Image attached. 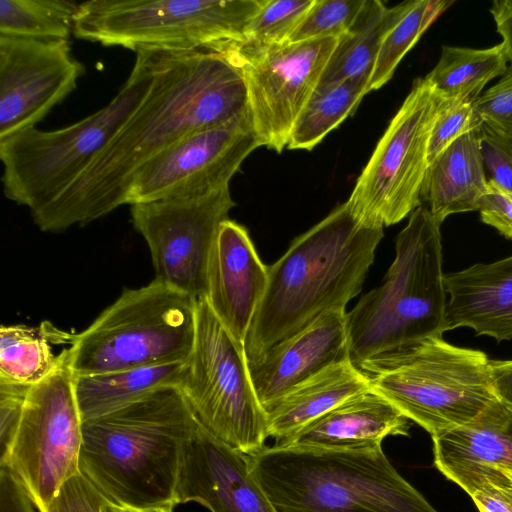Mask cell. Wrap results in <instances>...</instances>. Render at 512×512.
Listing matches in <instances>:
<instances>
[{
    "label": "cell",
    "mask_w": 512,
    "mask_h": 512,
    "mask_svg": "<svg viewBox=\"0 0 512 512\" xmlns=\"http://www.w3.org/2000/svg\"><path fill=\"white\" fill-rule=\"evenodd\" d=\"M159 48L151 85L132 114L70 186L30 213L41 231L60 233L108 215L126 204L133 175L153 156L247 111L242 72L222 43Z\"/></svg>",
    "instance_id": "6da1fadb"
},
{
    "label": "cell",
    "mask_w": 512,
    "mask_h": 512,
    "mask_svg": "<svg viewBox=\"0 0 512 512\" xmlns=\"http://www.w3.org/2000/svg\"><path fill=\"white\" fill-rule=\"evenodd\" d=\"M382 237L383 227L360 222L346 202L296 237L268 266L244 341L247 360H258L327 311L345 309L361 292Z\"/></svg>",
    "instance_id": "7a4b0ae2"
},
{
    "label": "cell",
    "mask_w": 512,
    "mask_h": 512,
    "mask_svg": "<svg viewBox=\"0 0 512 512\" xmlns=\"http://www.w3.org/2000/svg\"><path fill=\"white\" fill-rule=\"evenodd\" d=\"M197 425L178 386L157 389L83 420L80 473L116 505L174 507L183 453Z\"/></svg>",
    "instance_id": "3957f363"
},
{
    "label": "cell",
    "mask_w": 512,
    "mask_h": 512,
    "mask_svg": "<svg viewBox=\"0 0 512 512\" xmlns=\"http://www.w3.org/2000/svg\"><path fill=\"white\" fill-rule=\"evenodd\" d=\"M277 512H438L382 447L303 450L278 445L248 455Z\"/></svg>",
    "instance_id": "277c9868"
},
{
    "label": "cell",
    "mask_w": 512,
    "mask_h": 512,
    "mask_svg": "<svg viewBox=\"0 0 512 512\" xmlns=\"http://www.w3.org/2000/svg\"><path fill=\"white\" fill-rule=\"evenodd\" d=\"M441 224L421 204L396 239L380 285L346 313L350 359L357 366L427 338L442 336L447 303Z\"/></svg>",
    "instance_id": "5b68a950"
},
{
    "label": "cell",
    "mask_w": 512,
    "mask_h": 512,
    "mask_svg": "<svg viewBox=\"0 0 512 512\" xmlns=\"http://www.w3.org/2000/svg\"><path fill=\"white\" fill-rule=\"evenodd\" d=\"M129 77L103 108L52 131L36 127L0 140L4 195L33 213L57 198L87 168L147 93L160 48L134 50Z\"/></svg>",
    "instance_id": "8992f818"
},
{
    "label": "cell",
    "mask_w": 512,
    "mask_h": 512,
    "mask_svg": "<svg viewBox=\"0 0 512 512\" xmlns=\"http://www.w3.org/2000/svg\"><path fill=\"white\" fill-rule=\"evenodd\" d=\"M490 359L442 336L362 361L371 388L431 437L474 420L496 399Z\"/></svg>",
    "instance_id": "52a82bcc"
},
{
    "label": "cell",
    "mask_w": 512,
    "mask_h": 512,
    "mask_svg": "<svg viewBox=\"0 0 512 512\" xmlns=\"http://www.w3.org/2000/svg\"><path fill=\"white\" fill-rule=\"evenodd\" d=\"M198 300L156 279L126 289L75 335V376L185 362L193 349Z\"/></svg>",
    "instance_id": "ba28073f"
},
{
    "label": "cell",
    "mask_w": 512,
    "mask_h": 512,
    "mask_svg": "<svg viewBox=\"0 0 512 512\" xmlns=\"http://www.w3.org/2000/svg\"><path fill=\"white\" fill-rule=\"evenodd\" d=\"M265 0H88L74 19L76 38L135 50L197 48L241 41Z\"/></svg>",
    "instance_id": "9c48e42d"
},
{
    "label": "cell",
    "mask_w": 512,
    "mask_h": 512,
    "mask_svg": "<svg viewBox=\"0 0 512 512\" xmlns=\"http://www.w3.org/2000/svg\"><path fill=\"white\" fill-rule=\"evenodd\" d=\"M178 388L198 424L214 437L246 455L264 447L267 418L252 384L244 344L205 298L197 302L194 345Z\"/></svg>",
    "instance_id": "30bf717a"
},
{
    "label": "cell",
    "mask_w": 512,
    "mask_h": 512,
    "mask_svg": "<svg viewBox=\"0 0 512 512\" xmlns=\"http://www.w3.org/2000/svg\"><path fill=\"white\" fill-rule=\"evenodd\" d=\"M82 423L69 358L31 386L16 433L0 456V468L11 473L38 512L80 473Z\"/></svg>",
    "instance_id": "8fae6325"
},
{
    "label": "cell",
    "mask_w": 512,
    "mask_h": 512,
    "mask_svg": "<svg viewBox=\"0 0 512 512\" xmlns=\"http://www.w3.org/2000/svg\"><path fill=\"white\" fill-rule=\"evenodd\" d=\"M440 100L425 77L414 81L346 201L360 222L390 226L421 205L429 140Z\"/></svg>",
    "instance_id": "7c38bea8"
},
{
    "label": "cell",
    "mask_w": 512,
    "mask_h": 512,
    "mask_svg": "<svg viewBox=\"0 0 512 512\" xmlns=\"http://www.w3.org/2000/svg\"><path fill=\"white\" fill-rule=\"evenodd\" d=\"M337 41L325 37L264 47L223 43L242 72L248 110L261 146L276 152L287 146L292 127L317 87Z\"/></svg>",
    "instance_id": "4fadbf2b"
},
{
    "label": "cell",
    "mask_w": 512,
    "mask_h": 512,
    "mask_svg": "<svg viewBox=\"0 0 512 512\" xmlns=\"http://www.w3.org/2000/svg\"><path fill=\"white\" fill-rule=\"evenodd\" d=\"M130 206L133 226L149 248L155 279L197 300L205 298L211 251L235 206L229 186Z\"/></svg>",
    "instance_id": "5bb4252c"
},
{
    "label": "cell",
    "mask_w": 512,
    "mask_h": 512,
    "mask_svg": "<svg viewBox=\"0 0 512 512\" xmlns=\"http://www.w3.org/2000/svg\"><path fill=\"white\" fill-rule=\"evenodd\" d=\"M261 146L250 112L187 135L153 156L133 175L125 203L196 196L229 186L244 159Z\"/></svg>",
    "instance_id": "9a60e30c"
},
{
    "label": "cell",
    "mask_w": 512,
    "mask_h": 512,
    "mask_svg": "<svg viewBox=\"0 0 512 512\" xmlns=\"http://www.w3.org/2000/svg\"><path fill=\"white\" fill-rule=\"evenodd\" d=\"M84 72L69 40L0 35V140L35 127Z\"/></svg>",
    "instance_id": "2e32d148"
},
{
    "label": "cell",
    "mask_w": 512,
    "mask_h": 512,
    "mask_svg": "<svg viewBox=\"0 0 512 512\" xmlns=\"http://www.w3.org/2000/svg\"><path fill=\"white\" fill-rule=\"evenodd\" d=\"M191 501L210 512H277L252 475L248 455L199 424L183 453L175 491L176 505Z\"/></svg>",
    "instance_id": "e0dca14e"
},
{
    "label": "cell",
    "mask_w": 512,
    "mask_h": 512,
    "mask_svg": "<svg viewBox=\"0 0 512 512\" xmlns=\"http://www.w3.org/2000/svg\"><path fill=\"white\" fill-rule=\"evenodd\" d=\"M434 463L468 494L483 484L512 487V406L496 398L471 422L432 436Z\"/></svg>",
    "instance_id": "ac0fdd59"
},
{
    "label": "cell",
    "mask_w": 512,
    "mask_h": 512,
    "mask_svg": "<svg viewBox=\"0 0 512 512\" xmlns=\"http://www.w3.org/2000/svg\"><path fill=\"white\" fill-rule=\"evenodd\" d=\"M267 282L268 266L247 229L233 220L224 221L209 259L205 300L242 344Z\"/></svg>",
    "instance_id": "d6986e66"
},
{
    "label": "cell",
    "mask_w": 512,
    "mask_h": 512,
    "mask_svg": "<svg viewBox=\"0 0 512 512\" xmlns=\"http://www.w3.org/2000/svg\"><path fill=\"white\" fill-rule=\"evenodd\" d=\"M350 359L345 309H333L248 361L263 408L328 366ZM351 360V359H350Z\"/></svg>",
    "instance_id": "ffe728a7"
},
{
    "label": "cell",
    "mask_w": 512,
    "mask_h": 512,
    "mask_svg": "<svg viewBox=\"0 0 512 512\" xmlns=\"http://www.w3.org/2000/svg\"><path fill=\"white\" fill-rule=\"evenodd\" d=\"M409 419L372 389L357 395L276 445L303 450L382 447L388 436H408Z\"/></svg>",
    "instance_id": "44dd1931"
},
{
    "label": "cell",
    "mask_w": 512,
    "mask_h": 512,
    "mask_svg": "<svg viewBox=\"0 0 512 512\" xmlns=\"http://www.w3.org/2000/svg\"><path fill=\"white\" fill-rule=\"evenodd\" d=\"M444 286V332L469 327L497 341L512 339V255L444 274Z\"/></svg>",
    "instance_id": "7402d4cb"
},
{
    "label": "cell",
    "mask_w": 512,
    "mask_h": 512,
    "mask_svg": "<svg viewBox=\"0 0 512 512\" xmlns=\"http://www.w3.org/2000/svg\"><path fill=\"white\" fill-rule=\"evenodd\" d=\"M371 389L369 376L350 359L332 364L264 407L268 437L279 442Z\"/></svg>",
    "instance_id": "603a6c76"
},
{
    "label": "cell",
    "mask_w": 512,
    "mask_h": 512,
    "mask_svg": "<svg viewBox=\"0 0 512 512\" xmlns=\"http://www.w3.org/2000/svg\"><path fill=\"white\" fill-rule=\"evenodd\" d=\"M487 188L475 130L456 139L428 164L420 200L442 224L452 214L479 210Z\"/></svg>",
    "instance_id": "cb8c5ba5"
},
{
    "label": "cell",
    "mask_w": 512,
    "mask_h": 512,
    "mask_svg": "<svg viewBox=\"0 0 512 512\" xmlns=\"http://www.w3.org/2000/svg\"><path fill=\"white\" fill-rule=\"evenodd\" d=\"M75 335L49 321L2 325L0 381L29 386L41 382L70 358Z\"/></svg>",
    "instance_id": "d4e9b609"
},
{
    "label": "cell",
    "mask_w": 512,
    "mask_h": 512,
    "mask_svg": "<svg viewBox=\"0 0 512 512\" xmlns=\"http://www.w3.org/2000/svg\"><path fill=\"white\" fill-rule=\"evenodd\" d=\"M409 5L405 1L387 7L379 0H365L350 28L338 38L318 85L347 79L369 82L383 38Z\"/></svg>",
    "instance_id": "484cf974"
},
{
    "label": "cell",
    "mask_w": 512,
    "mask_h": 512,
    "mask_svg": "<svg viewBox=\"0 0 512 512\" xmlns=\"http://www.w3.org/2000/svg\"><path fill=\"white\" fill-rule=\"evenodd\" d=\"M184 363L75 376L82 420L95 418L166 386H178Z\"/></svg>",
    "instance_id": "4316f807"
},
{
    "label": "cell",
    "mask_w": 512,
    "mask_h": 512,
    "mask_svg": "<svg viewBox=\"0 0 512 512\" xmlns=\"http://www.w3.org/2000/svg\"><path fill=\"white\" fill-rule=\"evenodd\" d=\"M507 62L501 43L483 49L443 45L425 78L441 99L475 101L489 81L504 74Z\"/></svg>",
    "instance_id": "83f0119b"
},
{
    "label": "cell",
    "mask_w": 512,
    "mask_h": 512,
    "mask_svg": "<svg viewBox=\"0 0 512 512\" xmlns=\"http://www.w3.org/2000/svg\"><path fill=\"white\" fill-rule=\"evenodd\" d=\"M367 85V79L317 85L292 127L287 148L313 149L356 111L367 94Z\"/></svg>",
    "instance_id": "f1b7e54d"
},
{
    "label": "cell",
    "mask_w": 512,
    "mask_h": 512,
    "mask_svg": "<svg viewBox=\"0 0 512 512\" xmlns=\"http://www.w3.org/2000/svg\"><path fill=\"white\" fill-rule=\"evenodd\" d=\"M78 6L70 0H0V35L69 40Z\"/></svg>",
    "instance_id": "f546056e"
},
{
    "label": "cell",
    "mask_w": 512,
    "mask_h": 512,
    "mask_svg": "<svg viewBox=\"0 0 512 512\" xmlns=\"http://www.w3.org/2000/svg\"><path fill=\"white\" fill-rule=\"evenodd\" d=\"M453 3L454 1L449 0L410 1L408 9L382 40L367 85V93L381 88L391 79L407 52Z\"/></svg>",
    "instance_id": "4dcf8cb0"
},
{
    "label": "cell",
    "mask_w": 512,
    "mask_h": 512,
    "mask_svg": "<svg viewBox=\"0 0 512 512\" xmlns=\"http://www.w3.org/2000/svg\"><path fill=\"white\" fill-rule=\"evenodd\" d=\"M315 0H265L241 41L264 47L286 43Z\"/></svg>",
    "instance_id": "1f68e13d"
},
{
    "label": "cell",
    "mask_w": 512,
    "mask_h": 512,
    "mask_svg": "<svg viewBox=\"0 0 512 512\" xmlns=\"http://www.w3.org/2000/svg\"><path fill=\"white\" fill-rule=\"evenodd\" d=\"M365 0H315L288 41L340 38L350 28Z\"/></svg>",
    "instance_id": "d6a6232c"
},
{
    "label": "cell",
    "mask_w": 512,
    "mask_h": 512,
    "mask_svg": "<svg viewBox=\"0 0 512 512\" xmlns=\"http://www.w3.org/2000/svg\"><path fill=\"white\" fill-rule=\"evenodd\" d=\"M474 101L441 99L428 147V164L459 137L483 123Z\"/></svg>",
    "instance_id": "836d02e7"
},
{
    "label": "cell",
    "mask_w": 512,
    "mask_h": 512,
    "mask_svg": "<svg viewBox=\"0 0 512 512\" xmlns=\"http://www.w3.org/2000/svg\"><path fill=\"white\" fill-rule=\"evenodd\" d=\"M484 168L491 182L512 193V135L483 122L476 130Z\"/></svg>",
    "instance_id": "e575fe53"
},
{
    "label": "cell",
    "mask_w": 512,
    "mask_h": 512,
    "mask_svg": "<svg viewBox=\"0 0 512 512\" xmlns=\"http://www.w3.org/2000/svg\"><path fill=\"white\" fill-rule=\"evenodd\" d=\"M483 121L512 135V63L501 78L474 101Z\"/></svg>",
    "instance_id": "d590c367"
},
{
    "label": "cell",
    "mask_w": 512,
    "mask_h": 512,
    "mask_svg": "<svg viewBox=\"0 0 512 512\" xmlns=\"http://www.w3.org/2000/svg\"><path fill=\"white\" fill-rule=\"evenodd\" d=\"M108 502L110 501L79 473L64 483L42 512H103Z\"/></svg>",
    "instance_id": "8d00e7d4"
},
{
    "label": "cell",
    "mask_w": 512,
    "mask_h": 512,
    "mask_svg": "<svg viewBox=\"0 0 512 512\" xmlns=\"http://www.w3.org/2000/svg\"><path fill=\"white\" fill-rule=\"evenodd\" d=\"M31 386L0 381V456L9 447L20 423Z\"/></svg>",
    "instance_id": "74e56055"
},
{
    "label": "cell",
    "mask_w": 512,
    "mask_h": 512,
    "mask_svg": "<svg viewBox=\"0 0 512 512\" xmlns=\"http://www.w3.org/2000/svg\"><path fill=\"white\" fill-rule=\"evenodd\" d=\"M481 220L512 239V199L509 194L488 180L479 210Z\"/></svg>",
    "instance_id": "f35d334b"
},
{
    "label": "cell",
    "mask_w": 512,
    "mask_h": 512,
    "mask_svg": "<svg viewBox=\"0 0 512 512\" xmlns=\"http://www.w3.org/2000/svg\"><path fill=\"white\" fill-rule=\"evenodd\" d=\"M35 506L11 473L0 468V512H36Z\"/></svg>",
    "instance_id": "ab89813d"
},
{
    "label": "cell",
    "mask_w": 512,
    "mask_h": 512,
    "mask_svg": "<svg viewBox=\"0 0 512 512\" xmlns=\"http://www.w3.org/2000/svg\"><path fill=\"white\" fill-rule=\"evenodd\" d=\"M469 495L480 512H512V487L487 483Z\"/></svg>",
    "instance_id": "60d3db41"
},
{
    "label": "cell",
    "mask_w": 512,
    "mask_h": 512,
    "mask_svg": "<svg viewBox=\"0 0 512 512\" xmlns=\"http://www.w3.org/2000/svg\"><path fill=\"white\" fill-rule=\"evenodd\" d=\"M489 11L502 38L505 55L512 63V0H495Z\"/></svg>",
    "instance_id": "b9f144b4"
},
{
    "label": "cell",
    "mask_w": 512,
    "mask_h": 512,
    "mask_svg": "<svg viewBox=\"0 0 512 512\" xmlns=\"http://www.w3.org/2000/svg\"><path fill=\"white\" fill-rule=\"evenodd\" d=\"M489 370L496 397L512 406V360H490Z\"/></svg>",
    "instance_id": "7bdbcfd3"
},
{
    "label": "cell",
    "mask_w": 512,
    "mask_h": 512,
    "mask_svg": "<svg viewBox=\"0 0 512 512\" xmlns=\"http://www.w3.org/2000/svg\"><path fill=\"white\" fill-rule=\"evenodd\" d=\"M103 512H173V507H161V508H151V509H132L128 507H123L116 505L114 503L108 502Z\"/></svg>",
    "instance_id": "ee69618b"
},
{
    "label": "cell",
    "mask_w": 512,
    "mask_h": 512,
    "mask_svg": "<svg viewBox=\"0 0 512 512\" xmlns=\"http://www.w3.org/2000/svg\"><path fill=\"white\" fill-rule=\"evenodd\" d=\"M508 194H509V196H510V197H511V199H512V193H511V194H510V193H508Z\"/></svg>",
    "instance_id": "f6af8a7d"
}]
</instances>
